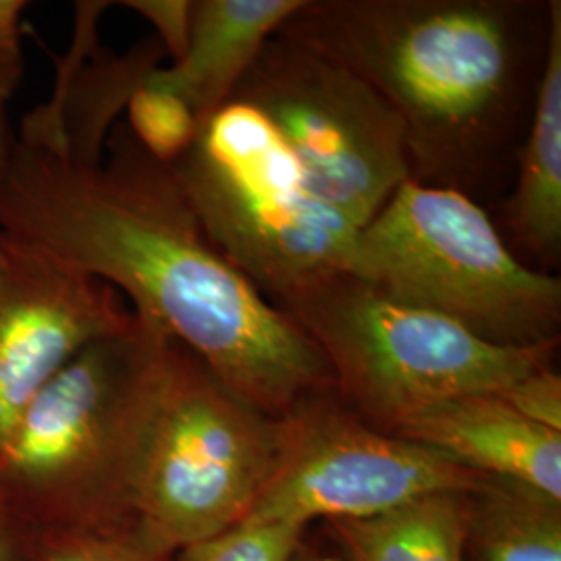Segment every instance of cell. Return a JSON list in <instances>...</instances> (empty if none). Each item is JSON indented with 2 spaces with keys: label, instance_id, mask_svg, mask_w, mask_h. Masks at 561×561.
I'll return each mask as SVG.
<instances>
[{
  "label": "cell",
  "instance_id": "24",
  "mask_svg": "<svg viewBox=\"0 0 561 561\" xmlns=\"http://www.w3.org/2000/svg\"><path fill=\"white\" fill-rule=\"evenodd\" d=\"M7 148H9L7 127H4V121H0V171H2V162H4V157H7Z\"/></svg>",
  "mask_w": 561,
  "mask_h": 561
},
{
  "label": "cell",
  "instance_id": "16",
  "mask_svg": "<svg viewBox=\"0 0 561 561\" xmlns=\"http://www.w3.org/2000/svg\"><path fill=\"white\" fill-rule=\"evenodd\" d=\"M468 491H442L358 520H331L345 561H463Z\"/></svg>",
  "mask_w": 561,
  "mask_h": 561
},
{
  "label": "cell",
  "instance_id": "6",
  "mask_svg": "<svg viewBox=\"0 0 561 561\" xmlns=\"http://www.w3.org/2000/svg\"><path fill=\"white\" fill-rule=\"evenodd\" d=\"M279 310L321 352L343 401L382 433L443 400L502 393L528 373L553 366L560 350V341L486 343L458 322L382 296L347 271Z\"/></svg>",
  "mask_w": 561,
  "mask_h": 561
},
{
  "label": "cell",
  "instance_id": "4",
  "mask_svg": "<svg viewBox=\"0 0 561 561\" xmlns=\"http://www.w3.org/2000/svg\"><path fill=\"white\" fill-rule=\"evenodd\" d=\"M345 271L493 345L561 340L560 277L518 261L493 217L451 190L403 181L358 231Z\"/></svg>",
  "mask_w": 561,
  "mask_h": 561
},
{
  "label": "cell",
  "instance_id": "22",
  "mask_svg": "<svg viewBox=\"0 0 561 561\" xmlns=\"http://www.w3.org/2000/svg\"><path fill=\"white\" fill-rule=\"evenodd\" d=\"M27 2L0 0V121L13 101L23 76V13Z\"/></svg>",
  "mask_w": 561,
  "mask_h": 561
},
{
  "label": "cell",
  "instance_id": "20",
  "mask_svg": "<svg viewBox=\"0 0 561 561\" xmlns=\"http://www.w3.org/2000/svg\"><path fill=\"white\" fill-rule=\"evenodd\" d=\"M526 421L561 433V377L553 366H542L500 393Z\"/></svg>",
  "mask_w": 561,
  "mask_h": 561
},
{
  "label": "cell",
  "instance_id": "13",
  "mask_svg": "<svg viewBox=\"0 0 561 561\" xmlns=\"http://www.w3.org/2000/svg\"><path fill=\"white\" fill-rule=\"evenodd\" d=\"M493 219L526 266L558 275L561 264V2L551 27L539 99L522 144L512 187Z\"/></svg>",
  "mask_w": 561,
  "mask_h": 561
},
{
  "label": "cell",
  "instance_id": "23",
  "mask_svg": "<svg viewBox=\"0 0 561 561\" xmlns=\"http://www.w3.org/2000/svg\"><path fill=\"white\" fill-rule=\"evenodd\" d=\"M0 561H30V533L0 495Z\"/></svg>",
  "mask_w": 561,
  "mask_h": 561
},
{
  "label": "cell",
  "instance_id": "21",
  "mask_svg": "<svg viewBox=\"0 0 561 561\" xmlns=\"http://www.w3.org/2000/svg\"><path fill=\"white\" fill-rule=\"evenodd\" d=\"M121 4L152 23L157 41L173 62L185 55L192 25V0H127Z\"/></svg>",
  "mask_w": 561,
  "mask_h": 561
},
{
  "label": "cell",
  "instance_id": "2",
  "mask_svg": "<svg viewBox=\"0 0 561 561\" xmlns=\"http://www.w3.org/2000/svg\"><path fill=\"white\" fill-rule=\"evenodd\" d=\"M553 0H304L275 36L335 60L400 119L410 180L486 213L539 99Z\"/></svg>",
  "mask_w": 561,
  "mask_h": 561
},
{
  "label": "cell",
  "instance_id": "12",
  "mask_svg": "<svg viewBox=\"0 0 561 561\" xmlns=\"http://www.w3.org/2000/svg\"><path fill=\"white\" fill-rule=\"evenodd\" d=\"M389 435L437 449L479 474L524 482L561 500V433L526 421L500 393L433 403L398 422Z\"/></svg>",
  "mask_w": 561,
  "mask_h": 561
},
{
  "label": "cell",
  "instance_id": "25",
  "mask_svg": "<svg viewBox=\"0 0 561 561\" xmlns=\"http://www.w3.org/2000/svg\"><path fill=\"white\" fill-rule=\"evenodd\" d=\"M304 561H340L337 558H333V556H317V558H308V560Z\"/></svg>",
  "mask_w": 561,
  "mask_h": 561
},
{
  "label": "cell",
  "instance_id": "7",
  "mask_svg": "<svg viewBox=\"0 0 561 561\" xmlns=\"http://www.w3.org/2000/svg\"><path fill=\"white\" fill-rule=\"evenodd\" d=\"M279 419L240 398L171 340L134 493V533L162 556L238 526L275 460Z\"/></svg>",
  "mask_w": 561,
  "mask_h": 561
},
{
  "label": "cell",
  "instance_id": "18",
  "mask_svg": "<svg viewBox=\"0 0 561 561\" xmlns=\"http://www.w3.org/2000/svg\"><path fill=\"white\" fill-rule=\"evenodd\" d=\"M304 530L291 522H241L183 549L175 561H294Z\"/></svg>",
  "mask_w": 561,
  "mask_h": 561
},
{
  "label": "cell",
  "instance_id": "3",
  "mask_svg": "<svg viewBox=\"0 0 561 561\" xmlns=\"http://www.w3.org/2000/svg\"><path fill=\"white\" fill-rule=\"evenodd\" d=\"M171 335L138 314L85 347L0 449V495L27 533L134 530V493Z\"/></svg>",
  "mask_w": 561,
  "mask_h": 561
},
{
  "label": "cell",
  "instance_id": "10",
  "mask_svg": "<svg viewBox=\"0 0 561 561\" xmlns=\"http://www.w3.org/2000/svg\"><path fill=\"white\" fill-rule=\"evenodd\" d=\"M134 321L113 285L0 238V449L69 362Z\"/></svg>",
  "mask_w": 561,
  "mask_h": 561
},
{
  "label": "cell",
  "instance_id": "15",
  "mask_svg": "<svg viewBox=\"0 0 561 561\" xmlns=\"http://www.w3.org/2000/svg\"><path fill=\"white\" fill-rule=\"evenodd\" d=\"M466 497L463 561H561V500L486 474Z\"/></svg>",
  "mask_w": 561,
  "mask_h": 561
},
{
  "label": "cell",
  "instance_id": "11",
  "mask_svg": "<svg viewBox=\"0 0 561 561\" xmlns=\"http://www.w3.org/2000/svg\"><path fill=\"white\" fill-rule=\"evenodd\" d=\"M106 7L111 2L78 4V34L69 57L60 62L55 94L23 119L21 144L78 164H101L117 117L167 57L157 38L138 42L125 55L99 53L96 30Z\"/></svg>",
  "mask_w": 561,
  "mask_h": 561
},
{
  "label": "cell",
  "instance_id": "8",
  "mask_svg": "<svg viewBox=\"0 0 561 561\" xmlns=\"http://www.w3.org/2000/svg\"><path fill=\"white\" fill-rule=\"evenodd\" d=\"M231 99L273 125L310 192L356 229L410 180L403 129L389 104L306 46L273 36Z\"/></svg>",
  "mask_w": 561,
  "mask_h": 561
},
{
  "label": "cell",
  "instance_id": "19",
  "mask_svg": "<svg viewBox=\"0 0 561 561\" xmlns=\"http://www.w3.org/2000/svg\"><path fill=\"white\" fill-rule=\"evenodd\" d=\"M30 561H175L146 547L134 530L30 533Z\"/></svg>",
  "mask_w": 561,
  "mask_h": 561
},
{
  "label": "cell",
  "instance_id": "9",
  "mask_svg": "<svg viewBox=\"0 0 561 561\" xmlns=\"http://www.w3.org/2000/svg\"><path fill=\"white\" fill-rule=\"evenodd\" d=\"M482 477L370 426L329 387L280 416L275 460L243 522L370 518L431 493L472 491Z\"/></svg>",
  "mask_w": 561,
  "mask_h": 561
},
{
  "label": "cell",
  "instance_id": "1",
  "mask_svg": "<svg viewBox=\"0 0 561 561\" xmlns=\"http://www.w3.org/2000/svg\"><path fill=\"white\" fill-rule=\"evenodd\" d=\"M88 167L9 141L0 238L113 285L273 419L335 387L329 364L204 233L169 167L125 123Z\"/></svg>",
  "mask_w": 561,
  "mask_h": 561
},
{
  "label": "cell",
  "instance_id": "14",
  "mask_svg": "<svg viewBox=\"0 0 561 561\" xmlns=\"http://www.w3.org/2000/svg\"><path fill=\"white\" fill-rule=\"evenodd\" d=\"M304 0H192L187 50L150 80L181 94L201 119L231 99L241 78Z\"/></svg>",
  "mask_w": 561,
  "mask_h": 561
},
{
  "label": "cell",
  "instance_id": "17",
  "mask_svg": "<svg viewBox=\"0 0 561 561\" xmlns=\"http://www.w3.org/2000/svg\"><path fill=\"white\" fill-rule=\"evenodd\" d=\"M125 113L134 140L164 167L180 161L201 131L202 119L194 106L178 92L154 83L150 76L134 92Z\"/></svg>",
  "mask_w": 561,
  "mask_h": 561
},
{
  "label": "cell",
  "instance_id": "5",
  "mask_svg": "<svg viewBox=\"0 0 561 561\" xmlns=\"http://www.w3.org/2000/svg\"><path fill=\"white\" fill-rule=\"evenodd\" d=\"M169 169L208 240L275 308L347 268L360 229L310 192L250 104L213 111Z\"/></svg>",
  "mask_w": 561,
  "mask_h": 561
}]
</instances>
